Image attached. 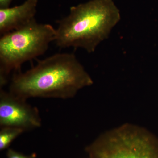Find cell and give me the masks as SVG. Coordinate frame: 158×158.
<instances>
[{"instance_id": "obj_5", "label": "cell", "mask_w": 158, "mask_h": 158, "mask_svg": "<svg viewBox=\"0 0 158 158\" xmlns=\"http://www.w3.org/2000/svg\"><path fill=\"white\" fill-rule=\"evenodd\" d=\"M39 110L28 103L27 100L9 91H0V126L19 128L24 131L40 127Z\"/></svg>"}, {"instance_id": "obj_9", "label": "cell", "mask_w": 158, "mask_h": 158, "mask_svg": "<svg viewBox=\"0 0 158 158\" xmlns=\"http://www.w3.org/2000/svg\"><path fill=\"white\" fill-rule=\"evenodd\" d=\"M12 0H0V9L9 8Z\"/></svg>"}, {"instance_id": "obj_4", "label": "cell", "mask_w": 158, "mask_h": 158, "mask_svg": "<svg viewBox=\"0 0 158 158\" xmlns=\"http://www.w3.org/2000/svg\"><path fill=\"white\" fill-rule=\"evenodd\" d=\"M86 151L88 158H158V143L145 131L125 126L99 137Z\"/></svg>"}, {"instance_id": "obj_1", "label": "cell", "mask_w": 158, "mask_h": 158, "mask_svg": "<svg viewBox=\"0 0 158 158\" xmlns=\"http://www.w3.org/2000/svg\"><path fill=\"white\" fill-rule=\"evenodd\" d=\"M93 84L75 55L62 53L39 60L25 72L14 73L9 91L27 100L32 98L66 99Z\"/></svg>"}, {"instance_id": "obj_8", "label": "cell", "mask_w": 158, "mask_h": 158, "mask_svg": "<svg viewBox=\"0 0 158 158\" xmlns=\"http://www.w3.org/2000/svg\"><path fill=\"white\" fill-rule=\"evenodd\" d=\"M37 155L33 153L30 155H25L12 149H8L7 158H36Z\"/></svg>"}, {"instance_id": "obj_3", "label": "cell", "mask_w": 158, "mask_h": 158, "mask_svg": "<svg viewBox=\"0 0 158 158\" xmlns=\"http://www.w3.org/2000/svg\"><path fill=\"white\" fill-rule=\"evenodd\" d=\"M56 29L39 23L35 19L20 28L2 35L0 39V87L7 84L9 75L19 71L22 65L43 55L52 41Z\"/></svg>"}, {"instance_id": "obj_2", "label": "cell", "mask_w": 158, "mask_h": 158, "mask_svg": "<svg viewBox=\"0 0 158 158\" xmlns=\"http://www.w3.org/2000/svg\"><path fill=\"white\" fill-rule=\"evenodd\" d=\"M120 19L113 0H91L73 6L68 16L57 21L55 42L61 48H80L91 53Z\"/></svg>"}, {"instance_id": "obj_6", "label": "cell", "mask_w": 158, "mask_h": 158, "mask_svg": "<svg viewBox=\"0 0 158 158\" xmlns=\"http://www.w3.org/2000/svg\"><path fill=\"white\" fill-rule=\"evenodd\" d=\"M37 0H27L19 6L0 9L1 35L20 28L34 19Z\"/></svg>"}, {"instance_id": "obj_7", "label": "cell", "mask_w": 158, "mask_h": 158, "mask_svg": "<svg viewBox=\"0 0 158 158\" xmlns=\"http://www.w3.org/2000/svg\"><path fill=\"white\" fill-rule=\"evenodd\" d=\"M0 131V150L3 151L9 148L15 138L25 132L19 128L13 127H1Z\"/></svg>"}]
</instances>
